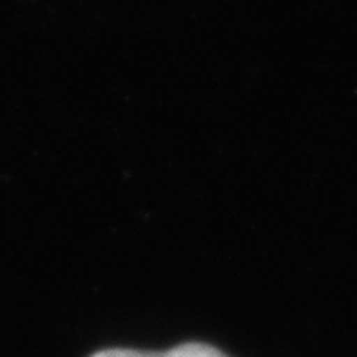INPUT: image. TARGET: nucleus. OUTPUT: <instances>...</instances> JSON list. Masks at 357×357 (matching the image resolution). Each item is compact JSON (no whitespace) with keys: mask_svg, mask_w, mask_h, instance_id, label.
I'll list each match as a JSON object with an SVG mask.
<instances>
[{"mask_svg":"<svg viewBox=\"0 0 357 357\" xmlns=\"http://www.w3.org/2000/svg\"><path fill=\"white\" fill-rule=\"evenodd\" d=\"M89 357H229L222 350L207 343H181L165 352H145L132 349H107L100 350Z\"/></svg>","mask_w":357,"mask_h":357,"instance_id":"1","label":"nucleus"}]
</instances>
